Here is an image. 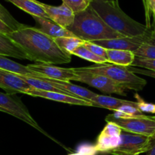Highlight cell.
<instances>
[{"label": "cell", "instance_id": "obj_20", "mask_svg": "<svg viewBox=\"0 0 155 155\" xmlns=\"http://www.w3.org/2000/svg\"><path fill=\"white\" fill-rule=\"evenodd\" d=\"M136 58L134 52L127 50L107 49V60L108 63L124 67H130Z\"/></svg>", "mask_w": 155, "mask_h": 155}, {"label": "cell", "instance_id": "obj_33", "mask_svg": "<svg viewBox=\"0 0 155 155\" xmlns=\"http://www.w3.org/2000/svg\"><path fill=\"white\" fill-rule=\"evenodd\" d=\"M77 152L81 153L84 155H95L97 153L95 145H88V144H83L80 145L77 148Z\"/></svg>", "mask_w": 155, "mask_h": 155}, {"label": "cell", "instance_id": "obj_37", "mask_svg": "<svg viewBox=\"0 0 155 155\" xmlns=\"http://www.w3.org/2000/svg\"><path fill=\"white\" fill-rule=\"evenodd\" d=\"M90 2L101 1V2H118V0H89Z\"/></svg>", "mask_w": 155, "mask_h": 155}, {"label": "cell", "instance_id": "obj_39", "mask_svg": "<svg viewBox=\"0 0 155 155\" xmlns=\"http://www.w3.org/2000/svg\"><path fill=\"white\" fill-rule=\"evenodd\" d=\"M152 138H153V139H155V133H154V136H152Z\"/></svg>", "mask_w": 155, "mask_h": 155}, {"label": "cell", "instance_id": "obj_21", "mask_svg": "<svg viewBox=\"0 0 155 155\" xmlns=\"http://www.w3.org/2000/svg\"><path fill=\"white\" fill-rule=\"evenodd\" d=\"M5 1L12 3L24 12L30 14L32 17H39V18L49 19L43 8L39 5V1L36 0H5Z\"/></svg>", "mask_w": 155, "mask_h": 155}, {"label": "cell", "instance_id": "obj_8", "mask_svg": "<svg viewBox=\"0 0 155 155\" xmlns=\"http://www.w3.org/2000/svg\"><path fill=\"white\" fill-rule=\"evenodd\" d=\"M72 69L80 77L78 82L89 85L90 86H92L104 93L118 94L124 96L127 95L125 88L105 76L77 71L75 68Z\"/></svg>", "mask_w": 155, "mask_h": 155}, {"label": "cell", "instance_id": "obj_2", "mask_svg": "<svg viewBox=\"0 0 155 155\" xmlns=\"http://www.w3.org/2000/svg\"><path fill=\"white\" fill-rule=\"evenodd\" d=\"M90 6L112 30L126 37L142 36L151 29L128 16L118 2H91Z\"/></svg>", "mask_w": 155, "mask_h": 155}, {"label": "cell", "instance_id": "obj_24", "mask_svg": "<svg viewBox=\"0 0 155 155\" xmlns=\"http://www.w3.org/2000/svg\"><path fill=\"white\" fill-rule=\"evenodd\" d=\"M134 54L136 58L145 59H155V36L152 33L148 40L145 41Z\"/></svg>", "mask_w": 155, "mask_h": 155}, {"label": "cell", "instance_id": "obj_10", "mask_svg": "<svg viewBox=\"0 0 155 155\" xmlns=\"http://www.w3.org/2000/svg\"><path fill=\"white\" fill-rule=\"evenodd\" d=\"M151 35V29L145 34L133 37H121L117 39H105L92 42L93 43L102 46L106 49L127 50V51H136L144 42L149 39Z\"/></svg>", "mask_w": 155, "mask_h": 155}, {"label": "cell", "instance_id": "obj_11", "mask_svg": "<svg viewBox=\"0 0 155 155\" xmlns=\"http://www.w3.org/2000/svg\"><path fill=\"white\" fill-rule=\"evenodd\" d=\"M27 68L35 73L54 79V80H61V81H78L79 76L73 71L72 68H64L60 67L54 66L52 64H27Z\"/></svg>", "mask_w": 155, "mask_h": 155}, {"label": "cell", "instance_id": "obj_25", "mask_svg": "<svg viewBox=\"0 0 155 155\" xmlns=\"http://www.w3.org/2000/svg\"><path fill=\"white\" fill-rule=\"evenodd\" d=\"M72 54L78 56V57L84 59V60L89 61L91 62H94V63H95L96 64H101L107 63V59L100 57V56L96 55V54H94L93 52H92L90 50H89L87 48H86L83 45L78 47L77 48H76V49L73 51Z\"/></svg>", "mask_w": 155, "mask_h": 155}, {"label": "cell", "instance_id": "obj_18", "mask_svg": "<svg viewBox=\"0 0 155 155\" xmlns=\"http://www.w3.org/2000/svg\"><path fill=\"white\" fill-rule=\"evenodd\" d=\"M91 102L92 104V107H102V108L108 109V110H114V111L117 110L121 106L127 105V104L138 107V104L136 101L135 102V101H127V100L117 98L114 97L101 95H98L96 97L92 98L91 100Z\"/></svg>", "mask_w": 155, "mask_h": 155}, {"label": "cell", "instance_id": "obj_32", "mask_svg": "<svg viewBox=\"0 0 155 155\" xmlns=\"http://www.w3.org/2000/svg\"><path fill=\"white\" fill-rule=\"evenodd\" d=\"M83 45L89 50H90L94 54H96V55L107 59V49L104 47L100 46V45L93 43L92 42H85Z\"/></svg>", "mask_w": 155, "mask_h": 155}, {"label": "cell", "instance_id": "obj_28", "mask_svg": "<svg viewBox=\"0 0 155 155\" xmlns=\"http://www.w3.org/2000/svg\"><path fill=\"white\" fill-rule=\"evenodd\" d=\"M62 2L75 14L86 10L91 3L89 0H62Z\"/></svg>", "mask_w": 155, "mask_h": 155}, {"label": "cell", "instance_id": "obj_35", "mask_svg": "<svg viewBox=\"0 0 155 155\" xmlns=\"http://www.w3.org/2000/svg\"><path fill=\"white\" fill-rule=\"evenodd\" d=\"M13 31L14 30H12L11 27H9L7 24H5L2 21L0 20V33H4V34L8 35Z\"/></svg>", "mask_w": 155, "mask_h": 155}, {"label": "cell", "instance_id": "obj_13", "mask_svg": "<svg viewBox=\"0 0 155 155\" xmlns=\"http://www.w3.org/2000/svg\"><path fill=\"white\" fill-rule=\"evenodd\" d=\"M39 3L46 12L49 19L61 27L68 28L74 23L75 13L64 3L59 6L50 5L40 2Z\"/></svg>", "mask_w": 155, "mask_h": 155}, {"label": "cell", "instance_id": "obj_30", "mask_svg": "<svg viewBox=\"0 0 155 155\" xmlns=\"http://www.w3.org/2000/svg\"><path fill=\"white\" fill-rule=\"evenodd\" d=\"M131 66L155 71V59H145L136 57Z\"/></svg>", "mask_w": 155, "mask_h": 155}, {"label": "cell", "instance_id": "obj_16", "mask_svg": "<svg viewBox=\"0 0 155 155\" xmlns=\"http://www.w3.org/2000/svg\"><path fill=\"white\" fill-rule=\"evenodd\" d=\"M0 55L30 60L27 53L8 35L0 33Z\"/></svg>", "mask_w": 155, "mask_h": 155}, {"label": "cell", "instance_id": "obj_29", "mask_svg": "<svg viewBox=\"0 0 155 155\" xmlns=\"http://www.w3.org/2000/svg\"><path fill=\"white\" fill-rule=\"evenodd\" d=\"M145 8V15L147 20V27L151 28L150 24V18L151 16L153 18V23H155V0H142Z\"/></svg>", "mask_w": 155, "mask_h": 155}, {"label": "cell", "instance_id": "obj_9", "mask_svg": "<svg viewBox=\"0 0 155 155\" xmlns=\"http://www.w3.org/2000/svg\"><path fill=\"white\" fill-rule=\"evenodd\" d=\"M123 130L117 124L107 122L98 137L95 148L97 152L109 153L119 146Z\"/></svg>", "mask_w": 155, "mask_h": 155}, {"label": "cell", "instance_id": "obj_38", "mask_svg": "<svg viewBox=\"0 0 155 155\" xmlns=\"http://www.w3.org/2000/svg\"><path fill=\"white\" fill-rule=\"evenodd\" d=\"M69 155H84L83 154H81V153H79V152H77V153H74V154H71Z\"/></svg>", "mask_w": 155, "mask_h": 155}, {"label": "cell", "instance_id": "obj_34", "mask_svg": "<svg viewBox=\"0 0 155 155\" xmlns=\"http://www.w3.org/2000/svg\"><path fill=\"white\" fill-rule=\"evenodd\" d=\"M127 68H128V69L130 70V71L133 72L134 74H142V75L148 76V77H153V78L155 79V71H149V70H146V69H143V68H136V67H133V66L127 67Z\"/></svg>", "mask_w": 155, "mask_h": 155}, {"label": "cell", "instance_id": "obj_6", "mask_svg": "<svg viewBox=\"0 0 155 155\" xmlns=\"http://www.w3.org/2000/svg\"><path fill=\"white\" fill-rule=\"evenodd\" d=\"M152 137L122 131L120 143L108 154L113 155H139L148 152L152 145Z\"/></svg>", "mask_w": 155, "mask_h": 155}, {"label": "cell", "instance_id": "obj_27", "mask_svg": "<svg viewBox=\"0 0 155 155\" xmlns=\"http://www.w3.org/2000/svg\"><path fill=\"white\" fill-rule=\"evenodd\" d=\"M0 20L2 21L5 24H7L9 27L12 29L14 31L20 30L25 27V24H21L18 22L13 16L10 14V12L0 4Z\"/></svg>", "mask_w": 155, "mask_h": 155}, {"label": "cell", "instance_id": "obj_41", "mask_svg": "<svg viewBox=\"0 0 155 155\" xmlns=\"http://www.w3.org/2000/svg\"><path fill=\"white\" fill-rule=\"evenodd\" d=\"M0 111H1V109H0Z\"/></svg>", "mask_w": 155, "mask_h": 155}, {"label": "cell", "instance_id": "obj_7", "mask_svg": "<svg viewBox=\"0 0 155 155\" xmlns=\"http://www.w3.org/2000/svg\"><path fill=\"white\" fill-rule=\"evenodd\" d=\"M105 120L117 124L123 131L152 137L155 133V120L146 115L133 118H117L113 114L106 117Z\"/></svg>", "mask_w": 155, "mask_h": 155}, {"label": "cell", "instance_id": "obj_5", "mask_svg": "<svg viewBox=\"0 0 155 155\" xmlns=\"http://www.w3.org/2000/svg\"><path fill=\"white\" fill-rule=\"evenodd\" d=\"M0 109H1V111L8 114L12 116L24 121L26 124H29L30 127L36 129L37 131L43 134L44 136L50 138L59 144V142L57 140L53 139L48 133H46L37 124L34 118L31 116L30 111L25 106V104L21 101V98H18V97L15 96V95L0 92Z\"/></svg>", "mask_w": 155, "mask_h": 155}, {"label": "cell", "instance_id": "obj_26", "mask_svg": "<svg viewBox=\"0 0 155 155\" xmlns=\"http://www.w3.org/2000/svg\"><path fill=\"white\" fill-rule=\"evenodd\" d=\"M113 115L115 117L126 119V118H133L144 116L145 114H143V113L137 107L127 104V105L121 106L117 110H115Z\"/></svg>", "mask_w": 155, "mask_h": 155}, {"label": "cell", "instance_id": "obj_40", "mask_svg": "<svg viewBox=\"0 0 155 155\" xmlns=\"http://www.w3.org/2000/svg\"><path fill=\"white\" fill-rule=\"evenodd\" d=\"M152 118H153V119H154V120H155V116H154V117H152Z\"/></svg>", "mask_w": 155, "mask_h": 155}, {"label": "cell", "instance_id": "obj_4", "mask_svg": "<svg viewBox=\"0 0 155 155\" xmlns=\"http://www.w3.org/2000/svg\"><path fill=\"white\" fill-rule=\"evenodd\" d=\"M75 69L77 71L105 76L115 83L122 86L126 89L130 90L137 92L142 91L147 84L146 80L130 71L127 67L105 63L95 64L93 66L77 68Z\"/></svg>", "mask_w": 155, "mask_h": 155}, {"label": "cell", "instance_id": "obj_1", "mask_svg": "<svg viewBox=\"0 0 155 155\" xmlns=\"http://www.w3.org/2000/svg\"><path fill=\"white\" fill-rule=\"evenodd\" d=\"M8 36L27 53L30 61L52 65L71 61V54L64 51L54 38L44 33L40 29L26 25Z\"/></svg>", "mask_w": 155, "mask_h": 155}, {"label": "cell", "instance_id": "obj_17", "mask_svg": "<svg viewBox=\"0 0 155 155\" xmlns=\"http://www.w3.org/2000/svg\"><path fill=\"white\" fill-rule=\"evenodd\" d=\"M36 22L40 26V30L44 33L52 38L64 37V36H76L74 33L67 28L61 27L58 24H55L50 19L39 18V17H33ZM77 37V36H76Z\"/></svg>", "mask_w": 155, "mask_h": 155}, {"label": "cell", "instance_id": "obj_36", "mask_svg": "<svg viewBox=\"0 0 155 155\" xmlns=\"http://www.w3.org/2000/svg\"><path fill=\"white\" fill-rule=\"evenodd\" d=\"M153 139V138H152ZM147 155H155V139H153L152 145L149 151L147 152Z\"/></svg>", "mask_w": 155, "mask_h": 155}, {"label": "cell", "instance_id": "obj_3", "mask_svg": "<svg viewBox=\"0 0 155 155\" xmlns=\"http://www.w3.org/2000/svg\"><path fill=\"white\" fill-rule=\"evenodd\" d=\"M67 29L86 42L126 37L107 25L91 6L83 12L75 14L74 23Z\"/></svg>", "mask_w": 155, "mask_h": 155}, {"label": "cell", "instance_id": "obj_15", "mask_svg": "<svg viewBox=\"0 0 155 155\" xmlns=\"http://www.w3.org/2000/svg\"><path fill=\"white\" fill-rule=\"evenodd\" d=\"M38 79H41V80L48 82L54 87L58 88L61 90L66 91V92H69L70 94H71L74 96L80 98L81 99L86 100V101H91L92 98H94L98 95V94L89 90L88 89L77 86V85L73 84L70 81H61V80H54V79L48 78V77H45V76Z\"/></svg>", "mask_w": 155, "mask_h": 155}, {"label": "cell", "instance_id": "obj_22", "mask_svg": "<svg viewBox=\"0 0 155 155\" xmlns=\"http://www.w3.org/2000/svg\"><path fill=\"white\" fill-rule=\"evenodd\" d=\"M19 75V74H18ZM27 84L30 85L33 89H37V90H42V91H49V92H61V93L68 94V95H72L70 94L69 92H66V91L61 90V89H58V88L54 87L52 85L48 82L45 81L41 79L36 78V77H27V76L19 75ZM74 96V95H72ZM75 97V96H74Z\"/></svg>", "mask_w": 155, "mask_h": 155}, {"label": "cell", "instance_id": "obj_19", "mask_svg": "<svg viewBox=\"0 0 155 155\" xmlns=\"http://www.w3.org/2000/svg\"><path fill=\"white\" fill-rule=\"evenodd\" d=\"M0 69L9 71L14 74H19V75L27 76V77H36V78H41L43 77L42 74L32 71L27 68V66H24L18 62L10 60L7 57L3 55H0Z\"/></svg>", "mask_w": 155, "mask_h": 155}, {"label": "cell", "instance_id": "obj_23", "mask_svg": "<svg viewBox=\"0 0 155 155\" xmlns=\"http://www.w3.org/2000/svg\"><path fill=\"white\" fill-rule=\"evenodd\" d=\"M56 43L65 52L72 55V53L76 48L81 46L86 41L76 36H64V37L54 38Z\"/></svg>", "mask_w": 155, "mask_h": 155}, {"label": "cell", "instance_id": "obj_14", "mask_svg": "<svg viewBox=\"0 0 155 155\" xmlns=\"http://www.w3.org/2000/svg\"><path fill=\"white\" fill-rule=\"evenodd\" d=\"M26 94L33 97H40V98H46V99L58 101V102L66 103V104L81 106H92V104L91 101L81 99V98L72 96V95H68V94L61 93V92L32 89V90L28 91Z\"/></svg>", "mask_w": 155, "mask_h": 155}, {"label": "cell", "instance_id": "obj_31", "mask_svg": "<svg viewBox=\"0 0 155 155\" xmlns=\"http://www.w3.org/2000/svg\"><path fill=\"white\" fill-rule=\"evenodd\" d=\"M135 98L137 100V104H138V108L144 113H151V114H155V104H152V103H148L146 101H144L140 95L136 94L135 95Z\"/></svg>", "mask_w": 155, "mask_h": 155}, {"label": "cell", "instance_id": "obj_12", "mask_svg": "<svg viewBox=\"0 0 155 155\" xmlns=\"http://www.w3.org/2000/svg\"><path fill=\"white\" fill-rule=\"evenodd\" d=\"M0 88L10 95L26 94L33 89L18 74L0 69Z\"/></svg>", "mask_w": 155, "mask_h": 155}]
</instances>
